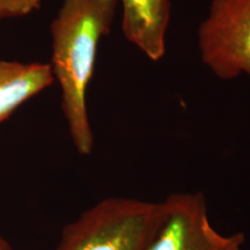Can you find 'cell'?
Wrapping results in <instances>:
<instances>
[{"instance_id":"obj_1","label":"cell","mask_w":250,"mask_h":250,"mask_svg":"<svg viewBox=\"0 0 250 250\" xmlns=\"http://www.w3.org/2000/svg\"><path fill=\"white\" fill-rule=\"evenodd\" d=\"M117 0H62L51 22L54 78L62 89V108L74 148L89 155L94 134L87 109V90L101 40L110 33Z\"/></svg>"},{"instance_id":"obj_2","label":"cell","mask_w":250,"mask_h":250,"mask_svg":"<svg viewBox=\"0 0 250 250\" xmlns=\"http://www.w3.org/2000/svg\"><path fill=\"white\" fill-rule=\"evenodd\" d=\"M161 212V202L103 199L65 226L56 250H144Z\"/></svg>"},{"instance_id":"obj_3","label":"cell","mask_w":250,"mask_h":250,"mask_svg":"<svg viewBox=\"0 0 250 250\" xmlns=\"http://www.w3.org/2000/svg\"><path fill=\"white\" fill-rule=\"evenodd\" d=\"M197 40L202 62L215 77H250V0H212Z\"/></svg>"},{"instance_id":"obj_4","label":"cell","mask_w":250,"mask_h":250,"mask_svg":"<svg viewBox=\"0 0 250 250\" xmlns=\"http://www.w3.org/2000/svg\"><path fill=\"white\" fill-rule=\"evenodd\" d=\"M162 203L160 220L144 250H243L245 235L212 226L202 193H174Z\"/></svg>"},{"instance_id":"obj_5","label":"cell","mask_w":250,"mask_h":250,"mask_svg":"<svg viewBox=\"0 0 250 250\" xmlns=\"http://www.w3.org/2000/svg\"><path fill=\"white\" fill-rule=\"evenodd\" d=\"M122 31L131 44L151 61L166 54L171 18L170 0H121Z\"/></svg>"},{"instance_id":"obj_6","label":"cell","mask_w":250,"mask_h":250,"mask_svg":"<svg viewBox=\"0 0 250 250\" xmlns=\"http://www.w3.org/2000/svg\"><path fill=\"white\" fill-rule=\"evenodd\" d=\"M54 80L50 64L0 61V124Z\"/></svg>"},{"instance_id":"obj_7","label":"cell","mask_w":250,"mask_h":250,"mask_svg":"<svg viewBox=\"0 0 250 250\" xmlns=\"http://www.w3.org/2000/svg\"><path fill=\"white\" fill-rule=\"evenodd\" d=\"M44 0H0V20L20 18L39 9Z\"/></svg>"},{"instance_id":"obj_8","label":"cell","mask_w":250,"mask_h":250,"mask_svg":"<svg viewBox=\"0 0 250 250\" xmlns=\"http://www.w3.org/2000/svg\"><path fill=\"white\" fill-rule=\"evenodd\" d=\"M0 250H13L12 247L9 246L8 243L6 242V240L2 239L1 236H0Z\"/></svg>"}]
</instances>
